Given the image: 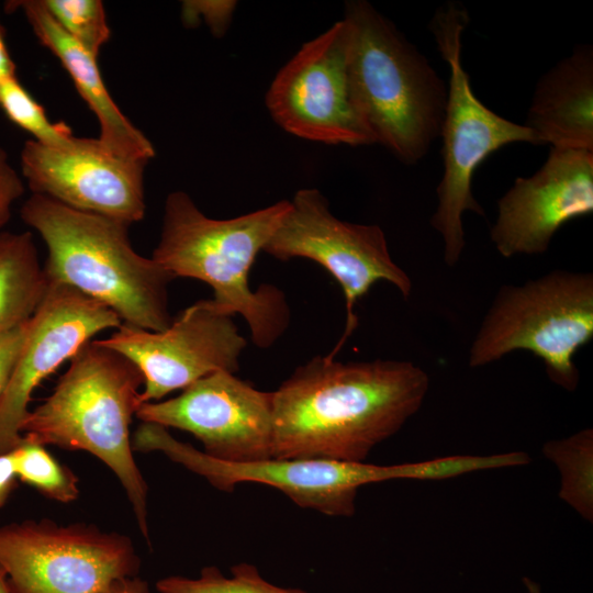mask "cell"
<instances>
[{
    "mask_svg": "<svg viewBox=\"0 0 593 593\" xmlns=\"http://www.w3.org/2000/svg\"><path fill=\"white\" fill-rule=\"evenodd\" d=\"M428 389V374L411 361L313 357L272 391V458L365 462L419 411Z\"/></svg>",
    "mask_w": 593,
    "mask_h": 593,
    "instance_id": "1",
    "label": "cell"
},
{
    "mask_svg": "<svg viewBox=\"0 0 593 593\" xmlns=\"http://www.w3.org/2000/svg\"><path fill=\"white\" fill-rule=\"evenodd\" d=\"M290 205H272L226 220L206 216L183 191L165 201L160 237L152 258L174 277L205 282L212 305L227 315L239 314L259 348L271 347L287 331L290 310L283 292L271 284L253 290L249 270Z\"/></svg>",
    "mask_w": 593,
    "mask_h": 593,
    "instance_id": "2",
    "label": "cell"
},
{
    "mask_svg": "<svg viewBox=\"0 0 593 593\" xmlns=\"http://www.w3.org/2000/svg\"><path fill=\"white\" fill-rule=\"evenodd\" d=\"M143 383L130 359L92 339L71 357L51 395L30 410L21 434L43 446L83 450L101 460L122 484L137 526L149 540L148 488L130 433Z\"/></svg>",
    "mask_w": 593,
    "mask_h": 593,
    "instance_id": "3",
    "label": "cell"
},
{
    "mask_svg": "<svg viewBox=\"0 0 593 593\" xmlns=\"http://www.w3.org/2000/svg\"><path fill=\"white\" fill-rule=\"evenodd\" d=\"M20 216L46 246L43 268L48 282L98 301L122 324L152 332L170 325L168 286L175 277L133 248L128 224L41 194L23 202Z\"/></svg>",
    "mask_w": 593,
    "mask_h": 593,
    "instance_id": "4",
    "label": "cell"
},
{
    "mask_svg": "<svg viewBox=\"0 0 593 593\" xmlns=\"http://www.w3.org/2000/svg\"><path fill=\"white\" fill-rule=\"evenodd\" d=\"M348 76L374 144L418 163L440 135L447 86L424 55L369 2L349 1Z\"/></svg>",
    "mask_w": 593,
    "mask_h": 593,
    "instance_id": "5",
    "label": "cell"
},
{
    "mask_svg": "<svg viewBox=\"0 0 593 593\" xmlns=\"http://www.w3.org/2000/svg\"><path fill=\"white\" fill-rule=\"evenodd\" d=\"M593 338V276L557 269L521 286H502L472 342L469 366L528 350L548 378L573 392L580 380L575 353Z\"/></svg>",
    "mask_w": 593,
    "mask_h": 593,
    "instance_id": "6",
    "label": "cell"
},
{
    "mask_svg": "<svg viewBox=\"0 0 593 593\" xmlns=\"http://www.w3.org/2000/svg\"><path fill=\"white\" fill-rule=\"evenodd\" d=\"M469 22L466 9L458 3L439 8L430 22L438 52L449 66L447 101L440 135L444 174L436 189L437 206L430 225L443 237L444 260L455 266L463 251L462 215L474 212L484 216L472 193L478 167L497 149L517 142L534 145L536 139L524 124L512 122L489 109L474 94L461 63V36Z\"/></svg>",
    "mask_w": 593,
    "mask_h": 593,
    "instance_id": "7",
    "label": "cell"
},
{
    "mask_svg": "<svg viewBox=\"0 0 593 593\" xmlns=\"http://www.w3.org/2000/svg\"><path fill=\"white\" fill-rule=\"evenodd\" d=\"M132 446L135 451L161 452L220 491L233 492L246 482L261 483L278 489L302 508L333 517L355 514L358 490L362 485L399 479L426 480L428 474L425 461L381 466L271 457L251 462H227L176 439L160 425L144 422L135 430Z\"/></svg>",
    "mask_w": 593,
    "mask_h": 593,
    "instance_id": "8",
    "label": "cell"
},
{
    "mask_svg": "<svg viewBox=\"0 0 593 593\" xmlns=\"http://www.w3.org/2000/svg\"><path fill=\"white\" fill-rule=\"evenodd\" d=\"M281 223L262 251L282 261L305 258L321 265L342 287L346 300V326L334 359L358 326L355 304L378 281L393 284L409 298L412 282L392 259L379 225L350 223L336 217L327 199L315 188L295 192Z\"/></svg>",
    "mask_w": 593,
    "mask_h": 593,
    "instance_id": "9",
    "label": "cell"
},
{
    "mask_svg": "<svg viewBox=\"0 0 593 593\" xmlns=\"http://www.w3.org/2000/svg\"><path fill=\"white\" fill-rule=\"evenodd\" d=\"M139 563L127 536L92 525L42 519L0 526V567L11 593H100L136 575Z\"/></svg>",
    "mask_w": 593,
    "mask_h": 593,
    "instance_id": "10",
    "label": "cell"
},
{
    "mask_svg": "<svg viewBox=\"0 0 593 593\" xmlns=\"http://www.w3.org/2000/svg\"><path fill=\"white\" fill-rule=\"evenodd\" d=\"M348 47L349 29L343 19L304 43L282 66L265 101L282 130L327 145L374 144L353 99Z\"/></svg>",
    "mask_w": 593,
    "mask_h": 593,
    "instance_id": "11",
    "label": "cell"
},
{
    "mask_svg": "<svg viewBox=\"0 0 593 593\" xmlns=\"http://www.w3.org/2000/svg\"><path fill=\"white\" fill-rule=\"evenodd\" d=\"M233 316L209 300L186 307L170 325L152 332L122 324L97 339L130 359L141 371V403L160 401L216 371L236 373L247 340Z\"/></svg>",
    "mask_w": 593,
    "mask_h": 593,
    "instance_id": "12",
    "label": "cell"
},
{
    "mask_svg": "<svg viewBox=\"0 0 593 593\" xmlns=\"http://www.w3.org/2000/svg\"><path fill=\"white\" fill-rule=\"evenodd\" d=\"M165 401L139 405L136 417L192 434L203 452L227 462L272 457V392L227 371L213 372Z\"/></svg>",
    "mask_w": 593,
    "mask_h": 593,
    "instance_id": "13",
    "label": "cell"
},
{
    "mask_svg": "<svg viewBox=\"0 0 593 593\" xmlns=\"http://www.w3.org/2000/svg\"><path fill=\"white\" fill-rule=\"evenodd\" d=\"M147 164L115 155L98 137L75 135L58 146L29 139L20 154L22 179L32 194L128 225L146 213Z\"/></svg>",
    "mask_w": 593,
    "mask_h": 593,
    "instance_id": "14",
    "label": "cell"
},
{
    "mask_svg": "<svg viewBox=\"0 0 593 593\" xmlns=\"http://www.w3.org/2000/svg\"><path fill=\"white\" fill-rule=\"evenodd\" d=\"M121 325V318L105 305L66 284L48 282L30 321L15 371L0 398V455L22 441L21 427L41 382L97 334Z\"/></svg>",
    "mask_w": 593,
    "mask_h": 593,
    "instance_id": "15",
    "label": "cell"
},
{
    "mask_svg": "<svg viewBox=\"0 0 593 593\" xmlns=\"http://www.w3.org/2000/svg\"><path fill=\"white\" fill-rule=\"evenodd\" d=\"M592 212L593 152L551 147L535 174L500 198L491 240L505 258L544 254L562 225Z\"/></svg>",
    "mask_w": 593,
    "mask_h": 593,
    "instance_id": "16",
    "label": "cell"
},
{
    "mask_svg": "<svg viewBox=\"0 0 593 593\" xmlns=\"http://www.w3.org/2000/svg\"><path fill=\"white\" fill-rule=\"evenodd\" d=\"M8 11L22 10L38 42L69 74L75 88L98 120L99 139L115 155L149 161L150 141L123 114L105 87L97 57L70 38L48 15L40 0L8 1Z\"/></svg>",
    "mask_w": 593,
    "mask_h": 593,
    "instance_id": "17",
    "label": "cell"
},
{
    "mask_svg": "<svg viewBox=\"0 0 593 593\" xmlns=\"http://www.w3.org/2000/svg\"><path fill=\"white\" fill-rule=\"evenodd\" d=\"M537 145L593 152V49L575 47L538 80L526 122Z\"/></svg>",
    "mask_w": 593,
    "mask_h": 593,
    "instance_id": "18",
    "label": "cell"
},
{
    "mask_svg": "<svg viewBox=\"0 0 593 593\" xmlns=\"http://www.w3.org/2000/svg\"><path fill=\"white\" fill-rule=\"evenodd\" d=\"M47 289L33 234L0 231V333L31 320Z\"/></svg>",
    "mask_w": 593,
    "mask_h": 593,
    "instance_id": "19",
    "label": "cell"
},
{
    "mask_svg": "<svg viewBox=\"0 0 593 593\" xmlns=\"http://www.w3.org/2000/svg\"><path fill=\"white\" fill-rule=\"evenodd\" d=\"M542 455L558 469V495L586 522L593 521V429L548 440Z\"/></svg>",
    "mask_w": 593,
    "mask_h": 593,
    "instance_id": "20",
    "label": "cell"
},
{
    "mask_svg": "<svg viewBox=\"0 0 593 593\" xmlns=\"http://www.w3.org/2000/svg\"><path fill=\"white\" fill-rule=\"evenodd\" d=\"M10 452L18 480L56 502L70 503L78 499L77 477L56 460L46 446L22 437V441Z\"/></svg>",
    "mask_w": 593,
    "mask_h": 593,
    "instance_id": "21",
    "label": "cell"
},
{
    "mask_svg": "<svg viewBox=\"0 0 593 593\" xmlns=\"http://www.w3.org/2000/svg\"><path fill=\"white\" fill-rule=\"evenodd\" d=\"M156 589L159 593H309L271 583L248 562L234 564L230 577L213 566L203 568L197 578L166 577L157 581Z\"/></svg>",
    "mask_w": 593,
    "mask_h": 593,
    "instance_id": "22",
    "label": "cell"
},
{
    "mask_svg": "<svg viewBox=\"0 0 593 593\" xmlns=\"http://www.w3.org/2000/svg\"><path fill=\"white\" fill-rule=\"evenodd\" d=\"M53 21L76 43L98 58L111 30L100 0H40Z\"/></svg>",
    "mask_w": 593,
    "mask_h": 593,
    "instance_id": "23",
    "label": "cell"
},
{
    "mask_svg": "<svg viewBox=\"0 0 593 593\" xmlns=\"http://www.w3.org/2000/svg\"><path fill=\"white\" fill-rule=\"evenodd\" d=\"M0 108L13 124L27 132L32 136L31 139L41 144L58 146L74 136L66 123H54L48 119L45 109L16 76L0 87Z\"/></svg>",
    "mask_w": 593,
    "mask_h": 593,
    "instance_id": "24",
    "label": "cell"
},
{
    "mask_svg": "<svg viewBox=\"0 0 593 593\" xmlns=\"http://www.w3.org/2000/svg\"><path fill=\"white\" fill-rule=\"evenodd\" d=\"M235 7V1H183L181 12L183 22L189 25L202 16L212 32L220 36L225 33Z\"/></svg>",
    "mask_w": 593,
    "mask_h": 593,
    "instance_id": "25",
    "label": "cell"
},
{
    "mask_svg": "<svg viewBox=\"0 0 593 593\" xmlns=\"http://www.w3.org/2000/svg\"><path fill=\"white\" fill-rule=\"evenodd\" d=\"M30 321L0 333V398L18 366L29 334Z\"/></svg>",
    "mask_w": 593,
    "mask_h": 593,
    "instance_id": "26",
    "label": "cell"
},
{
    "mask_svg": "<svg viewBox=\"0 0 593 593\" xmlns=\"http://www.w3.org/2000/svg\"><path fill=\"white\" fill-rule=\"evenodd\" d=\"M24 181L10 164L7 152L0 146V231L12 215V208L24 193Z\"/></svg>",
    "mask_w": 593,
    "mask_h": 593,
    "instance_id": "27",
    "label": "cell"
},
{
    "mask_svg": "<svg viewBox=\"0 0 593 593\" xmlns=\"http://www.w3.org/2000/svg\"><path fill=\"white\" fill-rule=\"evenodd\" d=\"M16 481L11 452L0 455V507L5 504L15 489Z\"/></svg>",
    "mask_w": 593,
    "mask_h": 593,
    "instance_id": "28",
    "label": "cell"
},
{
    "mask_svg": "<svg viewBox=\"0 0 593 593\" xmlns=\"http://www.w3.org/2000/svg\"><path fill=\"white\" fill-rule=\"evenodd\" d=\"M100 593H150V591L146 581L134 575L112 581Z\"/></svg>",
    "mask_w": 593,
    "mask_h": 593,
    "instance_id": "29",
    "label": "cell"
},
{
    "mask_svg": "<svg viewBox=\"0 0 593 593\" xmlns=\"http://www.w3.org/2000/svg\"><path fill=\"white\" fill-rule=\"evenodd\" d=\"M15 71L16 67L5 42V29L0 21V87L10 78L15 77Z\"/></svg>",
    "mask_w": 593,
    "mask_h": 593,
    "instance_id": "30",
    "label": "cell"
},
{
    "mask_svg": "<svg viewBox=\"0 0 593 593\" xmlns=\"http://www.w3.org/2000/svg\"><path fill=\"white\" fill-rule=\"evenodd\" d=\"M522 583H523L525 593H544L540 584L536 580L532 579L530 577H527V575L523 577Z\"/></svg>",
    "mask_w": 593,
    "mask_h": 593,
    "instance_id": "31",
    "label": "cell"
},
{
    "mask_svg": "<svg viewBox=\"0 0 593 593\" xmlns=\"http://www.w3.org/2000/svg\"><path fill=\"white\" fill-rule=\"evenodd\" d=\"M0 593H11L5 572L3 571L1 567H0Z\"/></svg>",
    "mask_w": 593,
    "mask_h": 593,
    "instance_id": "32",
    "label": "cell"
}]
</instances>
